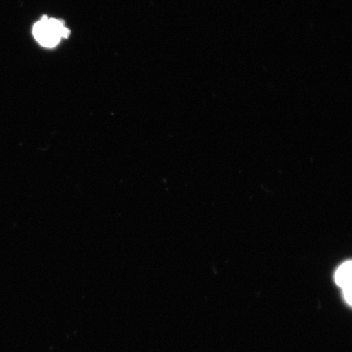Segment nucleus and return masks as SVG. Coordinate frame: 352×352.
Returning <instances> with one entry per match:
<instances>
[{"mask_svg": "<svg viewBox=\"0 0 352 352\" xmlns=\"http://www.w3.org/2000/svg\"><path fill=\"white\" fill-rule=\"evenodd\" d=\"M34 37L46 47H54L63 38H67L70 30L66 28L64 22L56 19H48L44 16L33 28Z\"/></svg>", "mask_w": 352, "mask_h": 352, "instance_id": "f257e3e1", "label": "nucleus"}, {"mask_svg": "<svg viewBox=\"0 0 352 352\" xmlns=\"http://www.w3.org/2000/svg\"><path fill=\"white\" fill-rule=\"evenodd\" d=\"M351 261L343 263L338 268L336 280L338 285L342 288L346 301L351 305Z\"/></svg>", "mask_w": 352, "mask_h": 352, "instance_id": "f03ea898", "label": "nucleus"}]
</instances>
